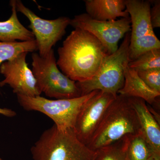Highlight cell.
I'll use <instances>...</instances> for the list:
<instances>
[{
	"label": "cell",
	"instance_id": "6",
	"mask_svg": "<svg viewBox=\"0 0 160 160\" xmlns=\"http://www.w3.org/2000/svg\"><path fill=\"white\" fill-rule=\"evenodd\" d=\"M72 99H49L41 96L17 95L20 106L26 111H35L46 115L58 129H73L78 114L85 102L95 93Z\"/></svg>",
	"mask_w": 160,
	"mask_h": 160
},
{
	"label": "cell",
	"instance_id": "21",
	"mask_svg": "<svg viewBox=\"0 0 160 160\" xmlns=\"http://www.w3.org/2000/svg\"><path fill=\"white\" fill-rule=\"evenodd\" d=\"M152 7H151L149 12L150 22L152 28L160 27V1L156 0L152 1Z\"/></svg>",
	"mask_w": 160,
	"mask_h": 160
},
{
	"label": "cell",
	"instance_id": "4",
	"mask_svg": "<svg viewBox=\"0 0 160 160\" xmlns=\"http://www.w3.org/2000/svg\"><path fill=\"white\" fill-rule=\"evenodd\" d=\"M130 33H126L116 51L103 59L98 71L90 80L76 82L81 96L95 90L118 95L125 81V72L129 62V48Z\"/></svg>",
	"mask_w": 160,
	"mask_h": 160
},
{
	"label": "cell",
	"instance_id": "8",
	"mask_svg": "<svg viewBox=\"0 0 160 160\" xmlns=\"http://www.w3.org/2000/svg\"><path fill=\"white\" fill-rule=\"evenodd\" d=\"M74 29L86 30L94 36L105 47L109 54L116 51L119 41L131 31L130 18L113 21H98L87 13L75 16L70 24Z\"/></svg>",
	"mask_w": 160,
	"mask_h": 160
},
{
	"label": "cell",
	"instance_id": "2",
	"mask_svg": "<svg viewBox=\"0 0 160 160\" xmlns=\"http://www.w3.org/2000/svg\"><path fill=\"white\" fill-rule=\"evenodd\" d=\"M140 133L139 122L130 98L118 94L87 146L97 151L127 136Z\"/></svg>",
	"mask_w": 160,
	"mask_h": 160
},
{
	"label": "cell",
	"instance_id": "24",
	"mask_svg": "<svg viewBox=\"0 0 160 160\" xmlns=\"http://www.w3.org/2000/svg\"><path fill=\"white\" fill-rule=\"evenodd\" d=\"M0 160H3L2 159V158H0Z\"/></svg>",
	"mask_w": 160,
	"mask_h": 160
},
{
	"label": "cell",
	"instance_id": "17",
	"mask_svg": "<svg viewBox=\"0 0 160 160\" xmlns=\"http://www.w3.org/2000/svg\"><path fill=\"white\" fill-rule=\"evenodd\" d=\"M38 50L35 39L24 42H0V66L4 62L13 59L23 52H34Z\"/></svg>",
	"mask_w": 160,
	"mask_h": 160
},
{
	"label": "cell",
	"instance_id": "10",
	"mask_svg": "<svg viewBox=\"0 0 160 160\" xmlns=\"http://www.w3.org/2000/svg\"><path fill=\"white\" fill-rule=\"evenodd\" d=\"M116 98L110 93L97 90L83 105L73 129L79 140L86 146Z\"/></svg>",
	"mask_w": 160,
	"mask_h": 160
},
{
	"label": "cell",
	"instance_id": "3",
	"mask_svg": "<svg viewBox=\"0 0 160 160\" xmlns=\"http://www.w3.org/2000/svg\"><path fill=\"white\" fill-rule=\"evenodd\" d=\"M33 160H94L92 151L79 140L73 129H58L53 125L43 132L31 147Z\"/></svg>",
	"mask_w": 160,
	"mask_h": 160
},
{
	"label": "cell",
	"instance_id": "23",
	"mask_svg": "<svg viewBox=\"0 0 160 160\" xmlns=\"http://www.w3.org/2000/svg\"><path fill=\"white\" fill-rule=\"evenodd\" d=\"M148 160H160V155L157 154L152 155V156Z\"/></svg>",
	"mask_w": 160,
	"mask_h": 160
},
{
	"label": "cell",
	"instance_id": "9",
	"mask_svg": "<svg viewBox=\"0 0 160 160\" xmlns=\"http://www.w3.org/2000/svg\"><path fill=\"white\" fill-rule=\"evenodd\" d=\"M16 7L17 11L24 15L30 22L28 27L31 29L37 43L39 54L42 57L46 56L65 34L71 19L65 17L53 20L42 18L20 0H16Z\"/></svg>",
	"mask_w": 160,
	"mask_h": 160
},
{
	"label": "cell",
	"instance_id": "22",
	"mask_svg": "<svg viewBox=\"0 0 160 160\" xmlns=\"http://www.w3.org/2000/svg\"><path fill=\"white\" fill-rule=\"evenodd\" d=\"M0 114L3 115L7 117L12 118L15 117L17 113L16 112L13 111L12 109L0 108Z\"/></svg>",
	"mask_w": 160,
	"mask_h": 160
},
{
	"label": "cell",
	"instance_id": "15",
	"mask_svg": "<svg viewBox=\"0 0 160 160\" xmlns=\"http://www.w3.org/2000/svg\"><path fill=\"white\" fill-rule=\"evenodd\" d=\"M12 14L8 20L0 22V42H13L16 40L21 42L35 40L32 32L20 22L18 18L16 0L10 1Z\"/></svg>",
	"mask_w": 160,
	"mask_h": 160
},
{
	"label": "cell",
	"instance_id": "1",
	"mask_svg": "<svg viewBox=\"0 0 160 160\" xmlns=\"http://www.w3.org/2000/svg\"><path fill=\"white\" fill-rule=\"evenodd\" d=\"M58 52L57 66L63 74L75 82H84L93 78L103 59L109 55L94 36L78 28L71 32Z\"/></svg>",
	"mask_w": 160,
	"mask_h": 160
},
{
	"label": "cell",
	"instance_id": "16",
	"mask_svg": "<svg viewBox=\"0 0 160 160\" xmlns=\"http://www.w3.org/2000/svg\"><path fill=\"white\" fill-rule=\"evenodd\" d=\"M125 138L126 151L130 160H148L155 154L142 132Z\"/></svg>",
	"mask_w": 160,
	"mask_h": 160
},
{
	"label": "cell",
	"instance_id": "14",
	"mask_svg": "<svg viewBox=\"0 0 160 160\" xmlns=\"http://www.w3.org/2000/svg\"><path fill=\"white\" fill-rule=\"evenodd\" d=\"M118 94L127 98L142 99L149 104L155 102L160 96V93L146 85L139 77L137 72L128 66L125 70L124 85Z\"/></svg>",
	"mask_w": 160,
	"mask_h": 160
},
{
	"label": "cell",
	"instance_id": "20",
	"mask_svg": "<svg viewBox=\"0 0 160 160\" xmlns=\"http://www.w3.org/2000/svg\"><path fill=\"white\" fill-rule=\"evenodd\" d=\"M139 77L147 86L160 93V69L137 71Z\"/></svg>",
	"mask_w": 160,
	"mask_h": 160
},
{
	"label": "cell",
	"instance_id": "12",
	"mask_svg": "<svg viewBox=\"0 0 160 160\" xmlns=\"http://www.w3.org/2000/svg\"><path fill=\"white\" fill-rule=\"evenodd\" d=\"M129 98L137 115L141 132L151 146L155 154L160 155L159 123L144 100L139 98Z\"/></svg>",
	"mask_w": 160,
	"mask_h": 160
},
{
	"label": "cell",
	"instance_id": "7",
	"mask_svg": "<svg viewBox=\"0 0 160 160\" xmlns=\"http://www.w3.org/2000/svg\"><path fill=\"white\" fill-rule=\"evenodd\" d=\"M126 10L131 21L129 48V62L146 52L160 49V42L155 34L150 22V1L126 0Z\"/></svg>",
	"mask_w": 160,
	"mask_h": 160
},
{
	"label": "cell",
	"instance_id": "19",
	"mask_svg": "<svg viewBox=\"0 0 160 160\" xmlns=\"http://www.w3.org/2000/svg\"><path fill=\"white\" fill-rule=\"evenodd\" d=\"M128 66L136 71L160 69V49H153L143 53Z\"/></svg>",
	"mask_w": 160,
	"mask_h": 160
},
{
	"label": "cell",
	"instance_id": "5",
	"mask_svg": "<svg viewBox=\"0 0 160 160\" xmlns=\"http://www.w3.org/2000/svg\"><path fill=\"white\" fill-rule=\"evenodd\" d=\"M32 71L41 92L56 99L75 98L81 96L76 85L58 68L54 52L45 57L33 52Z\"/></svg>",
	"mask_w": 160,
	"mask_h": 160
},
{
	"label": "cell",
	"instance_id": "18",
	"mask_svg": "<svg viewBox=\"0 0 160 160\" xmlns=\"http://www.w3.org/2000/svg\"><path fill=\"white\" fill-rule=\"evenodd\" d=\"M96 152L94 160H130L126 151L125 137Z\"/></svg>",
	"mask_w": 160,
	"mask_h": 160
},
{
	"label": "cell",
	"instance_id": "13",
	"mask_svg": "<svg viewBox=\"0 0 160 160\" xmlns=\"http://www.w3.org/2000/svg\"><path fill=\"white\" fill-rule=\"evenodd\" d=\"M85 2L86 13L93 19L108 21L129 18L124 0H86Z\"/></svg>",
	"mask_w": 160,
	"mask_h": 160
},
{
	"label": "cell",
	"instance_id": "11",
	"mask_svg": "<svg viewBox=\"0 0 160 160\" xmlns=\"http://www.w3.org/2000/svg\"><path fill=\"white\" fill-rule=\"evenodd\" d=\"M27 52H23L13 59L6 61L0 66V72L5 79L0 87L10 86L17 95L39 96L42 94L31 69L26 62Z\"/></svg>",
	"mask_w": 160,
	"mask_h": 160
}]
</instances>
